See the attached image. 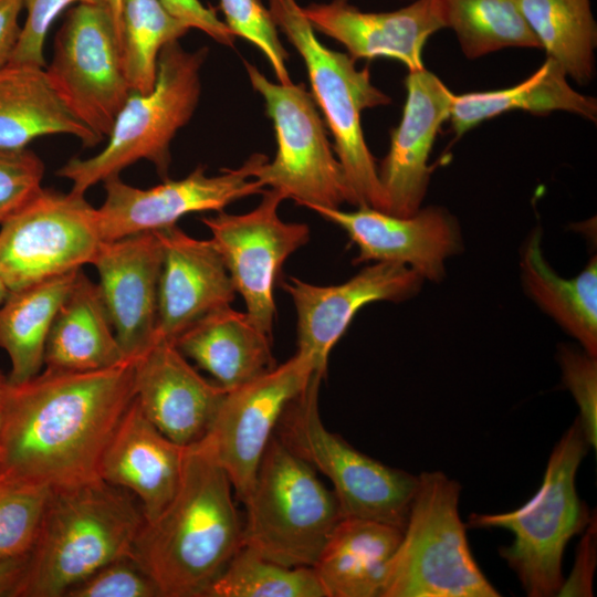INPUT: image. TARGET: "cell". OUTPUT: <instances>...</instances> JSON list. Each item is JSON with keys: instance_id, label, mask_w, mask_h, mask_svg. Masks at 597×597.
Returning <instances> with one entry per match:
<instances>
[{"instance_id": "6da1fadb", "label": "cell", "mask_w": 597, "mask_h": 597, "mask_svg": "<svg viewBox=\"0 0 597 597\" xmlns=\"http://www.w3.org/2000/svg\"><path fill=\"white\" fill-rule=\"evenodd\" d=\"M135 398L134 362L50 371L9 385L0 404V473L66 488L98 476L102 454Z\"/></svg>"}, {"instance_id": "7a4b0ae2", "label": "cell", "mask_w": 597, "mask_h": 597, "mask_svg": "<svg viewBox=\"0 0 597 597\" xmlns=\"http://www.w3.org/2000/svg\"><path fill=\"white\" fill-rule=\"evenodd\" d=\"M222 468L199 444L187 447L179 488L144 523L132 555L163 597H205L242 545L243 522Z\"/></svg>"}, {"instance_id": "3957f363", "label": "cell", "mask_w": 597, "mask_h": 597, "mask_svg": "<svg viewBox=\"0 0 597 597\" xmlns=\"http://www.w3.org/2000/svg\"><path fill=\"white\" fill-rule=\"evenodd\" d=\"M145 521L130 492L101 478L52 489L17 597H65L102 566L132 554Z\"/></svg>"}, {"instance_id": "277c9868", "label": "cell", "mask_w": 597, "mask_h": 597, "mask_svg": "<svg viewBox=\"0 0 597 597\" xmlns=\"http://www.w3.org/2000/svg\"><path fill=\"white\" fill-rule=\"evenodd\" d=\"M209 50H185L179 41L163 48L157 77L148 93L132 91L108 134L104 148L90 158L73 157L57 171L81 195L104 180L119 176L138 160L151 163L157 174L168 178L170 144L186 126L201 95V69Z\"/></svg>"}, {"instance_id": "5b68a950", "label": "cell", "mask_w": 597, "mask_h": 597, "mask_svg": "<svg viewBox=\"0 0 597 597\" xmlns=\"http://www.w3.org/2000/svg\"><path fill=\"white\" fill-rule=\"evenodd\" d=\"M588 448L576 418L554 447L542 484L526 503L505 513H472L465 524L471 528H504L512 533V544L501 547L499 553L530 597L557 595L564 582V549L595 516L578 498L575 484Z\"/></svg>"}, {"instance_id": "8992f818", "label": "cell", "mask_w": 597, "mask_h": 597, "mask_svg": "<svg viewBox=\"0 0 597 597\" xmlns=\"http://www.w3.org/2000/svg\"><path fill=\"white\" fill-rule=\"evenodd\" d=\"M268 9L277 30L304 62L311 93L334 139V151L357 207L385 211V196L375 158L365 140L362 113L388 105L391 98L374 85L367 66L357 69L347 53L334 51L317 39L296 0H268Z\"/></svg>"}, {"instance_id": "52a82bcc", "label": "cell", "mask_w": 597, "mask_h": 597, "mask_svg": "<svg viewBox=\"0 0 597 597\" xmlns=\"http://www.w3.org/2000/svg\"><path fill=\"white\" fill-rule=\"evenodd\" d=\"M243 504L242 545L289 567H313L345 516L315 469L275 434Z\"/></svg>"}, {"instance_id": "ba28073f", "label": "cell", "mask_w": 597, "mask_h": 597, "mask_svg": "<svg viewBox=\"0 0 597 597\" xmlns=\"http://www.w3.org/2000/svg\"><path fill=\"white\" fill-rule=\"evenodd\" d=\"M381 597H498L471 553L460 484L422 472Z\"/></svg>"}, {"instance_id": "9c48e42d", "label": "cell", "mask_w": 597, "mask_h": 597, "mask_svg": "<svg viewBox=\"0 0 597 597\" xmlns=\"http://www.w3.org/2000/svg\"><path fill=\"white\" fill-rule=\"evenodd\" d=\"M323 377L313 374L282 413L274 434L331 481L345 516L386 523L404 532L419 478L366 455L326 429L318 410Z\"/></svg>"}, {"instance_id": "30bf717a", "label": "cell", "mask_w": 597, "mask_h": 597, "mask_svg": "<svg viewBox=\"0 0 597 597\" xmlns=\"http://www.w3.org/2000/svg\"><path fill=\"white\" fill-rule=\"evenodd\" d=\"M243 64L252 88L264 101L276 140L273 160L263 164L254 178L306 208L357 207L312 93L303 83H274L254 64Z\"/></svg>"}, {"instance_id": "8fae6325", "label": "cell", "mask_w": 597, "mask_h": 597, "mask_svg": "<svg viewBox=\"0 0 597 597\" xmlns=\"http://www.w3.org/2000/svg\"><path fill=\"white\" fill-rule=\"evenodd\" d=\"M103 238L84 195L42 188L0 223V279L15 291L92 264Z\"/></svg>"}, {"instance_id": "7c38bea8", "label": "cell", "mask_w": 597, "mask_h": 597, "mask_svg": "<svg viewBox=\"0 0 597 597\" xmlns=\"http://www.w3.org/2000/svg\"><path fill=\"white\" fill-rule=\"evenodd\" d=\"M63 104L102 140L132 93L108 6L72 7L55 34L44 67Z\"/></svg>"}, {"instance_id": "4fadbf2b", "label": "cell", "mask_w": 597, "mask_h": 597, "mask_svg": "<svg viewBox=\"0 0 597 597\" xmlns=\"http://www.w3.org/2000/svg\"><path fill=\"white\" fill-rule=\"evenodd\" d=\"M314 373L311 359L296 352L282 365L226 391L207 434L198 443L226 472L242 503L282 413Z\"/></svg>"}, {"instance_id": "5bb4252c", "label": "cell", "mask_w": 597, "mask_h": 597, "mask_svg": "<svg viewBox=\"0 0 597 597\" xmlns=\"http://www.w3.org/2000/svg\"><path fill=\"white\" fill-rule=\"evenodd\" d=\"M262 195L260 203L247 213L231 214L222 210L202 217L201 221L210 230V240L244 301L245 313L272 336L276 277L285 260L308 242L310 228L279 217V206L285 200L280 191L270 188Z\"/></svg>"}, {"instance_id": "9a60e30c", "label": "cell", "mask_w": 597, "mask_h": 597, "mask_svg": "<svg viewBox=\"0 0 597 597\" xmlns=\"http://www.w3.org/2000/svg\"><path fill=\"white\" fill-rule=\"evenodd\" d=\"M266 161V155L255 153L239 168L222 169L216 176L206 175V167L199 165L182 179L167 178L147 189L111 177L103 181L106 196L97 208L103 241L155 232L177 224L188 213L222 211L239 199L262 193L265 188L254 176Z\"/></svg>"}, {"instance_id": "2e32d148", "label": "cell", "mask_w": 597, "mask_h": 597, "mask_svg": "<svg viewBox=\"0 0 597 597\" xmlns=\"http://www.w3.org/2000/svg\"><path fill=\"white\" fill-rule=\"evenodd\" d=\"M423 279L394 262H375L336 285H314L289 277L283 289L292 297L297 317V350L316 373H326L328 356L355 314L366 304L413 296Z\"/></svg>"}, {"instance_id": "e0dca14e", "label": "cell", "mask_w": 597, "mask_h": 597, "mask_svg": "<svg viewBox=\"0 0 597 597\" xmlns=\"http://www.w3.org/2000/svg\"><path fill=\"white\" fill-rule=\"evenodd\" d=\"M352 211L311 206L324 219L342 228L358 248L355 264L394 262L423 280L440 281L444 262L461 249L458 221L444 209L427 207L409 217L360 206Z\"/></svg>"}, {"instance_id": "ac0fdd59", "label": "cell", "mask_w": 597, "mask_h": 597, "mask_svg": "<svg viewBox=\"0 0 597 597\" xmlns=\"http://www.w3.org/2000/svg\"><path fill=\"white\" fill-rule=\"evenodd\" d=\"M161 264L163 244L156 231L103 241L92 262L127 360L134 362L157 341Z\"/></svg>"}, {"instance_id": "d6986e66", "label": "cell", "mask_w": 597, "mask_h": 597, "mask_svg": "<svg viewBox=\"0 0 597 597\" xmlns=\"http://www.w3.org/2000/svg\"><path fill=\"white\" fill-rule=\"evenodd\" d=\"M405 87L402 115L390 133L388 153L378 168L385 212L398 217L412 216L421 207L433 170L429 156L454 96L426 67L408 71Z\"/></svg>"}, {"instance_id": "ffe728a7", "label": "cell", "mask_w": 597, "mask_h": 597, "mask_svg": "<svg viewBox=\"0 0 597 597\" xmlns=\"http://www.w3.org/2000/svg\"><path fill=\"white\" fill-rule=\"evenodd\" d=\"M302 9L315 32L341 43L355 61L391 59L408 71L425 67L428 39L446 29L439 0H411L385 12L363 11L349 0L313 2Z\"/></svg>"}, {"instance_id": "44dd1931", "label": "cell", "mask_w": 597, "mask_h": 597, "mask_svg": "<svg viewBox=\"0 0 597 597\" xmlns=\"http://www.w3.org/2000/svg\"><path fill=\"white\" fill-rule=\"evenodd\" d=\"M134 390L146 418L182 447L205 438L227 391L203 378L165 339L134 360Z\"/></svg>"}, {"instance_id": "7402d4cb", "label": "cell", "mask_w": 597, "mask_h": 597, "mask_svg": "<svg viewBox=\"0 0 597 597\" xmlns=\"http://www.w3.org/2000/svg\"><path fill=\"white\" fill-rule=\"evenodd\" d=\"M156 232L163 244L157 341L174 342L208 313L230 305L237 291L211 240L195 239L177 224Z\"/></svg>"}, {"instance_id": "603a6c76", "label": "cell", "mask_w": 597, "mask_h": 597, "mask_svg": "<svg viewBox=\"0 0 597 597\" xmlns=\"http://www.w3.org/2000/svg\"><path fill=\"white\" fill-rule=\"evenodd\" d=\"M186 450L161 433L134 398L102 454L98 476L130 492L150 522L179 488Z\"/></svg>"}, {"instance_id": "cb8c5ba5", "label": "cell", "mask_w": 597, "mask_h": 597, "mask_svg": "<svg viewBox=\"0 0 597 597\" xmlns=\"http://www.w3.org/2000/svg\"><path fill=\"white\" fill-rule=\"evenodd\" d=\"M271 339L247 313L228 305L195 322L172 343L219 386L231 390L276 366Z\"/></svg>"}, {"instance_id": "d4e9b609", "label": "cell", "mask_w": 597, "mask_h": 597, "mask_svg": "<svg viewBox=\"0 0 597 597\" xmlns=\"http://www.w3.org/2000/svg\"><path fill=\"white\" fill-rule=\"evenodd\" d=\"M125 362L98 285L80 269L49 332L43 368L91 371Z\"/></svg>"}, {"instance_id": "484cf974", "label": "cell", "mask_w": 597, "mask_h": 597, "mask_svg": "<svg viewBox=\"0 0 597 597\" xmlns=\"http://www.w3.org/2000/svg\"><path fill=\"white\" fill-rule=\"evenodd\" d=\"M402 538L396 526L344 516L313 566L327 597H381Z\"/></svg>"}, {"instance_id": "4316f807", "label": "cell", "mask_w": 597, "mask_h": 597, "mask_svg": "<svg viewBox=\"0 0 597 597\" xmlns=\"http://www.w3.org/2000/svg\"><path fill=\"white\" fill-rule=\"evenodd\" d=\"M54 134L72 135L87 148L102 142L63 104L44 67L14 62L0 67V147L28 148Z\"/></svg>"}, {"instance_id": "83f0119b", "label": "cell", "mask_w": 597, "mask_h": 597, "mask_svg": "<svg viewBox=\"0 0 597 597\" xmlns=\"http://www.w3.org/2000/svg\"><path fill=\"white\" fill-rule=\"evenodd\" d=\"M512 111H562L596 122L597 102L575 91L562 66L546 57L531 76L511 87L454 94L448 119L454 136L460 138L482 122Z\"/></svg>"}, {"instance_id": "f1b7e54d", "label": "cell", "mask_w": 597, "mask_h": 597, "mask_svg": "<svg viewBox=\"0 0 597 597\" xmlns=\"http://www.w3.org/2000/svg\"><path fill=\"white\" fill-rule=\"evenodd\" d=\"M77 272L10 291L0 304V348L10 359L9 385L42 371L49 332Z\"/></svg>"}, {"instance_id": "f546056e", "label": "cell", "mask_w": 597, "mask_h": 597, "mask_svg": "<svg viewBox=\"0 0 597 597\" xmlns=\"http://www.w3.org/2000/svg\"><path fill=\"white\" fill-rule=\"evenodd\" d=\"M541 233L535 231L522 254V280L537 305L553 317L583 349L597 356V261L591 258L575 277L559 276L545 261Z\"/></svg>"}, {"instance_id": "4dcf8cb0", "label": "cell", "mask_w": 597, "mask_h": 597, "mask_svg": "<svg viewBox=\"0 0 597 597\" xmlns=\"http://www.w3.org/2000/svg\"><path fill=\"white\" fill-rule=\"evenodd\" d=\"M523 15L547 57L567 77L587 84L595 74L597 24L590 0H519Z\"/></svg>"}, {"instance_id": "1f68e13d", "label": "cell", "mask_w": 597, "mask_h": 597, "mask_svg": "<svg viewBox=\"0 0 597 597\" xmlns=\"http://www.w3.org/2000/svg\"><path fill=\"white\" fill-rule=\"evenodd\" d=\"M446 29H451L465 57L473 60L506 48L541 44L519 0H439Z\"/></svg>"}, {"instance_id": "d6a6232c", "label": "cell", "mask_w": 597, "mask_h": 597, "mask_svg": "<svg viewBox=\"0 0 597 597\" xmlns=\"http://www.w3.org/2000/svg\"><path fill=\"white\" fill-rule=\"evenodd\" d=\"M189 30L161 0H122L118 43L132 91L148 93L153 90L160 51Z\"/></svg>"}, {"instance_id": "836d02e7", "label": "cell", "mask_w": 597, "mask_h": 597, "mask_svg": "<svg viewBox=\"0 0 597 597\" xmlns=\"http://www.w3.org/2000/svg\"><path fill=\"white\" fill-rule=\"evenodd\" d=\"M205 597H327L313 567H289L241 545Z\"/></svg>"}, {"instance_id": "e575fe53", "label": "cell", "mask_w": 597, "mask_h": 597, "mask_svg": "<svg viewBox=\"0 0 597 597\" xmlns=\"http://www.w3.org/2000/svg\"><path fill=\"white\" fill-rule=\"evenodd\" d=\"M50 493L48 486L12 480L0 473V562L29 554Z\"/></svg>"}, {"instance_id": "d590c367", "label": "cell", "mask_w": 597, "mask_h": 597, "mask_svg": "<svg viewBox=\"0 0 597 597\" xmlns=\"http://www.w3.org/2000/svg\"><path fill=\"white\" fill-rule=\"evenodd\" d=\"M220 8L231 33L247 40L264 55L279 83H291L286 67L289 54L268 7L260 0H220Z\"/></svg>"}, {"instance_id": "8d00e7d4", "label": "cell", "mask_w": 597, "mask_h": 597, "mask_svg": "<svg viewBox=\"0 0 597 597\" xmlns=\"http://www.w3.org/2000/svg\"><path fill=\"white\" fill-rule=\"evenodd\" d=\"M65 597H163L132 554L116 558L73 586Z\"/></svg>"}, {"instance_id": "74e56055", "label": "cell", "mask_w": 597, "mask_h": 597, "mask_svg": "<svg viewBox=\"0 0 597 597\" xmlns=\"http://www.w3.org/2000/svg\"><path fill=\"white\" fill-rule=\"evenodd\" d=\"M43 175L44 164L31 149L0 147V223L42 189Z\"/></svg>"}, {"instance_id": "f35d334b", "label": "cell", "mask_w": 597, "mask_h": 597, "mask_svg": "<svg viewBox=\"0 0 597 597\" xmlns=\"http://www.w3.org/2000/svg\"><path fill=\"white\" fill-rule=\"evenodd\" d=\"M563 381L578 408L577 417L589 446H597V360L596 357L562 346L558 353Z\"/></svg>"}, {"instance_id": "ab89813d", "label": "cell", "mask_w": 597, "mask_h": 597, "mask_svg": "<svg viewBox=\"0 0 597 597\" xmlns=\"http://www.w3.org/2000/svg\"><path fill=\"white\" fill-rule=\"evenodd\" d=\"M27 17L10 62L45 66L44 41L55 19L78 3L108 6V0H22ZM109 8V7H108Z\"/></svg>"}, {"instance_id": "60d3db41", "label": "cell", "mask_w": 597, "mask_h": 597, "mask_svg": "<svg viewBox=\"0 0 597 597\" xmlns=\"http://www.w3.org/2000/svg\"><path fill=\"white\" fill-rule=\"evenodd\" d=\"M166 9L189 29L202 31L213 41L226 46H233L235 36L214 10L200 0H161Z\"/></svg>"}, {"instance_id": "b9f144b4", "label": "cell", "mask_w": 597, "mask_h": 597, "mask_svg": "<svg viewBox=\"0 0 597 597\" xmlns=\"http://www.w3.org/2000/svg\"><path fill=\"white\" fill-rule=\"evenodd\" d=\"M574 567L557 593L558 596H593V577L597 561L595 516L583 531Z\"/></svg>"}, {"instance_id": "7bdbcfd3", "label": "cell", "mask_w": 597, "mask_h": 597, "mask_svg": "<svg viewBox=\"0 0 597 597\" xmlns=\"http://www.w3.org/2000/svg\"><path fill=\"white\" fill-rule=\"evenodd\" d=\"M22 0H0V67L8 64L19 41Z\"/></svg>"}, {"instance_id": "ee69618b", "label": "cell", "mask_w": 597, "mask_h": 597, "mask_svg": "<svg viewBox=\"0 0 597 597\" xmlns=\"http://www.w3.org/2000/svg\"><path fill=\"white\" fill-rule=\"evenodd\" d=\"M27 557L28 555L0 562V597H17Z\"/></svg>"}, {"instance_id": "f6af8a7d", "label": "cell", "mask_w": 597, "mask_h": 597, "mask_svg": "<svg viewBox=\"0 0 597 597\" xmlns=\"http://www.w3.org/2000/svg\"><path fill=\"white\" fill-rule=\"evenodd\" d=\"M108 7L116 29L117 38H119L122 0H108Z\"/></svg>"}, {"instance_id": "bcb514c9", "label": "cell", "mask_w": 597, "mask_h": 597, "mask_svg": "<svg viewBox=\"0 0 597 597\" xmlns=\"http://www.w3.org/2000/svg\"><path fill=\"white\" fill-rule=\"evenodd\" d=\"M9 387L8 377L0 370V404Z\"/></svg>"}, {"instance_id": "7dc6e473", "label": "cell", "mask_w": 597, "mask_h": 597, "mask_svg": "<svg viewBox=\"0 0 597 597\" xmlns=\"http://www.w3.org/2000/svg\"><path fill=\"white\" fill-rule=\"evenodd\" d=\"M9 293H10L9 289L0 279V304L4 301V298L8 296Z\"/></svg>"}, {"instance_id": "c3c4849f", "label": "cell", "mask_w": 597, "mask_h": 597, "mask_svg": "<svg viewBox=\"0 0 597 597\" xmlns=\"http://www.w3.org/2000/svg\"><path fill=\"white\" fill-rule=\"evenodd\" d=\"M0 460H1V447H0Z\"/></svg>"}, {"instance_id": "681fc988", "label": "cell", "mask_w": 597, "mask_h": 597, "mask_svg": "<svg viewBox=\"0 0 597 597\" xmlns=\"http://www.w3.org/2000/svg\"><path fill=\"white\" fill-rule=\"evenodd\" d=\"M409 1H411V0H409Z\"/></svg>"}]
</instances>
